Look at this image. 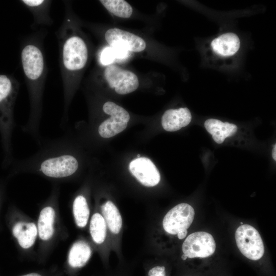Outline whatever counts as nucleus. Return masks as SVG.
Here are the masks:
<instances>
[{"label":"nucleus","instance_id":"4468645a","mask_svg":"<svg viewBox=\"0 0 276 276\" xmlns=\"http://www.w3.org/2000/svg\"><path fill=\"white\" fill-rule=\"evenodd\" d=\"M211 45L216 53L222 56H229L237 52L240 41L236 34L227 33L214 39Z\"/></svg>","mask_w":276,"mask_h":276},{"label":"nucleus","instance_id":"a211bd4d","mask_svg":"<svg viewBox=\"0 0 276 276\" xmlns=\"http://www.w3.org/2000/svg\"><path fill=\"white\" fill-rule=\"evenodd\" d=\"M103 217L111 233L118 234L122 226V219L120 213L111 201H107L101 206Z\"/></svg>","mask_w":276,"mask_h":276},{"label":"nucleus","instance_id":"cd10ccee","mask_svg":"<svg viewBox=\"0 0 276 276\" xmlns=\"http://www.w3.org/2000/svg\"><path fill=\"white\" fill-rule=\"evenodd\" d=\"M21 276H41V275L37 273H30L25 274Z\"/></svg>","mask_w":276,"mask_h":276},{"label":"nucleus","instance_id":"6e6552de","mask_svg":"<svg viewBox=\"0 0 276 276\" xmlns=\"http://www.w3.org/2000/svg\"><path fill=\"white\" fill-rule=\"evenodd\" d=\"M104 75L109 86L120 95L131 93L139 85L138 78L134 73L116 65H108Z\"/></svg>","mask_w":276,"mask_h":276},{"label":"nucleus","instance_id":"b1692460","mask_svg":"<svg viewBox=\"0 0 276 276\" xmlns=\"http://www.w3.org/2000/svg\"><path fill=\"white\" fill-rule=\"evenodd\" d=\"M147 276H167L166 267L156 265L150 267L148 270Z\"/></svg>","mask_w":276,"mask_h":276},{"label":"nucleus","instance_id":"bb28decb","mask_svg":"<svg viewBox=\"0 0 276 276\" xmlns=\"http://www.w3.org/2000/svg\"><path fill=\"white\" fill-rule=\"evenodd\" d=\"M272 156L273 159L274 160H276V145L275 144L273 146V148L272 152Z\"/></svg>","mask_w":276,"mask_h":276},{"label":"nucleus","instance_id":"1a4fd4ad","mask_svg":"<svg viewBox=\"0 0 276 276\" xmlns=\"http://www.w3.org/2000/svg\"><path fill=\"white\" fill-rule=\"evenodd\" d=\"M216 249V243L212 235L205 232H197L189 235L182 245L183 255L187 258H206Z\"/></svg>","mask_w":276,"mask_h":276},{"label":"nucleus","instance_id":"5701e85b","mask_svg":"<svg viewBox=\"0 0 276 276\" xmlns=\"http://www.w3.org/2000/svg\"><path fill=\"white\" fill-rule=\"evenodd\" d=\"M101 62L104 65L111 63L116 59V55L114 50L112 47L104 49L101 55Z\"/></svg>","mask_w":276,"mask_h":276},{"label":"nucleus","instance_id":"7ed1b4c3","mask_svg":"<svg viewBox=\"0 0 276 276\" xmlns=\"http://www.w3.org/2000/svg\"><path fill=\"white\" fill-rule=\"evenodd\" d=\"M59 31L58 36L64 98L63 121L73 93L75 75L85 66L88 58V51L83 39L73 32L69 19L64 21Z\"/></svg>","mask_w":276,"mask_h":276},{"label":"nucleus","instance_id":"ddd939ff","mask_svg":"<svg viewBox=\"0 0 276 276\" xmlns=\"http://www.w3.org/2000/svg\"><path fill=\"white\" fill-rule=\"evenodd\" d=\"M12 232L19 245L24 249H28L34 244L38 230L36 225L31 222L19 221L13 226Z\"/></svg>","mask_w":276,"mask_h":276},{"label":"nucleus","instance_id":"dca6fc26","mask_svg":"<svg viewBox=\"0 0 276 276\" xmlns=\"http://www.w3.org/2000/svg\"><path fill=\"white\" fill-rule=\"evenodd\" d=\"M91 255V249L86 242L78 241L72 246L68 255V263L74 268L83 267Z\"/></svg>","mask_w":276,"mask_h":276},{"label":"nucleus","instance_id":"a878e982","mask_svg":"<svg viewBox=\"0 0 276 276\" xmlns=\"http://www.w3.org/2000/svg\"><path fill=\"white\" fill-rule=\"evenodd\" d=\"M187 233H188L187 231L180 232L178 233V234H177V237L179 239H181V240L183 239L186 236Z\"/></svg>","mask_w":276,"mask_h":276},{"label":"nucleus","instance_id":"20e7f679","mask_svg":"<svg viewBox=\"0 0 276 276\" xmlns=\"http://www.w3.org/2000/svg\"><path fill=\"white\" fill-rule=\"evenodd\" d=\"M18 89L17 80L11 76L0 74V129L7 151L13 127V110Z\"/></svg>","mask_w":276,"mask_h":276},{"label":"nucleus","instance_id":"2eb2a0df","mask_svg":"<svg viewBox=\"0 0 276 276\" xmlns=\"http://www.w3.org/2000/svg\"><path fill=\"white\" fill-rule=\"evenodd\" d=\"M204 127L212 135L214 141L218 144L222 143L225 139L234 135L237 131V126L228 122H223L215 119H209L204 122Z\"/></svg>","mask_w":276,"mask_h":276},{"label":"nucleus","instance_id":"c756f323","mask_svg":"<svg viewBox=\"0 0 276 276\" xmlns=\"http://www.w3.org/2000/svg\"><path fill=\"white\" fill-rule=\"evenodd\" d=\"M137 157H140V154H137Z\"/></svg>","mask_w":276,"mask_h":276},{"label":"nucleus","instance_id":"9b49d317","mask_svg":"<svg viewBox=\"0 0 276 276\" xmlns=\"http://www.w3.org/2000/svg\"><path fill=\"white\" fill-rule=\"evenodd\" d=\"M129 171L136 179L146 187H154L160 181V173L148 158L137 157L132 160L129 165Z\"/></svg>","mask_w":276,"mask_h":276},{"label":"nucleus","instance_id":"39448f33","mask_svg":"<svg viewBox=\"0 0 276 276\" xmlns=\"http://www.w3.org/2000/svg\"><path fill=\"white\" fill-rule=\"evenodd\" d=\"M235 240L239 250L247 258L254 261L260 259L265 251L261 237L251 225L242 224L235 232Z\"/></svg>","mask_w":276,"mask_h":276},{"label":"nucleus","instance_id":"c85d7f7f","mask_svg":"<svg viewBox=\"0 0 276 276\" xmlns=\"http://www.w3.org/2000/svg\"><path fill=\"white\" fill-rule=\"evenodd\" d=\"M181 258L183 260H186L187 257L183 254L182 256H181Z\"/></svg>","mask_w":276,"mask_h":276},{"label":"nucleus","instance_id":"9d476101","mask_svg":"<svg viewBox=\"0 0 276 276\" xmlns=\"http://www.w3.org/2000/svg\"><path fill=\"white\" fill-rule=\"evenodd\" d=\"M107 42L112 48L124 49L128 51L140 52L144 51L146 44L140 36L119 28H111L105 34Z\"/></svg>","mask_w":276,"mask_h":276},{"label":"nucleus","instance_id":"412c9836","mask_svg":"<svg viewBox=\"0 0 276 276\" xmlns=\"http://www.w3.org/2000/svg\"><path fill=\"white\" fill-rule=\"evenodd\" d=\"M100 3L111 13L121 18L131 16L133 9L131 5L124 0H101Z\"/></svg>","mask_w":276,"mask_h":276},{"label":"nucleus","instance_id":"f8f14e48","mask_svg":"<svg viewBox=\"0 0 276 276\" xmlns=\"http://www.w3.org/2000/svg\"><path fill=\"white\" fill-rule=\"evenodd\" d=\"M191 120V113L188 108L170 109L163 115L162 125L165 130L173 132L187 126Z\"/></svg>","mask_w":276,"mask_h":276},{"label":"nucleus","instance_id":"0eeeda50","mask_svg":"<svg viewBox=\"0 0 276 276\" xmlns=\"http://www.w3.org/2000/svg\"><path fill=\"white\" fill-rule=\"evenodd\" d=\"M195 216L193 208L186 203H179L170 210L165 216L163 226L168 234L176 235L187 231L192 223Z\"/></svg>","mask_w":276,"mask_h":276},{"label":"nucleus","instance_id":"f3484780","mask_svg":"<svg viewBox=\"0 0 276 276\" xmlns=\"http://www.w3.org/2000/svg\"><path fill=\"white\" fill-rule=\"evenodd\" d=\"M55 212L51 206L43 208L39 214L37 230L40 238L43 241L50 240L54 232Z\"/></svg>","mask_w":276,"mask_h":276},{"label":"nucleus","instance_id":"6ab92c4d","mask_svg":"<svg viewBox=\"0 0 276 276\" xmlns=\"http://www.w3.org/2000/svg\"><path fill=\"white\" fill-rule=\"evenodd\" d=\"M73 213L76 225L85 227L88 220L89 209L85 197L82 195L77 196L73 203Z\"/></svg>","mask_w":276,"mask_h":276},{"label":"nucleus","instance_id":"f03ea898","mask_svg":"<svg viewBox=\"0 0 276 276\" xmlns=\"http://www.w3.org/2000/svg\"><path fill=\"white\" fill-rule=\"evenodd\" d=\"M21 62L28 90L30 111L22 130L31 135L38 145L42 139L39 132L42 110V97L46 76V66L41 49L35 43L25 45L21 52Z\"/></svg>","mask_w":276,"mask_h":276},{"label":"nucleus","instance_id":"4be33fe9","mask_svg":"<svg viewBox=\"0 0 276 276\" xmlns=\"http://www.w3.org/2000/svg\"><path fill=\"white\" fill-rule=\"evenodd\" d=\"M103 217L99 213H95L91 217L89 232L93 241L97 244L102 243L106 238V225Z\"/></svg>","mask_w":276,"mask_h":276},{"label":"nucleus","instance_id":"aec40b11","mask_svg":"<svg viewBox=\"0 0 276 276\" xmlns=\"http://www.w3.org/2000/svg\"><path fill=\"white\" fill-rule=\"evenodd\" d=\"M21 3L31 10L37 23L51 22V19L47 13L50 1L44 0H23Z\"/></svg>","mask_w":276,"mask_h":276},{"label":"nucleus","instance_id":"f257e3e1","mask_svg":"<svg viewBox=\"0 0 276 276\" xmlns=\"http://www.w3.org/2000/svg\"><path fill=\"white\" fill-rule=\"evenodd\" d=\"M38 151L17 164L18 170L40 174L54 179L67 178L78 170V158L71 152L66 137L54 140L43 139Z\"/></svg>","mask_w":276,"mask_h":276},{"label":"nucleus","instance_id":"423d86ee","mask_svg":"<svg viewBox=\"0 0 276 276\" xmlns=\"http://www.w3.org/2000/svg\"><path fill=\"white\" fill-rule=\"evenodd\" d=\"M103 110L110 118L102 122L98 128V133L102 137L114 136L127 127L130 116L124 108L114 102L107 101L104 104Z\"/></svg>","mask_w":276,"mask_h":276},{"label":"nucleus","instance_id":"393cba45","mask_svg":"<svg viewBox=\"0 0 276 276\" xmlns=\"http://www.w3.org/2000/svg\"><path fill=\"white\" fill-rule=\"evenodd\" d=\"M115 53L116 55V58L117 59H124L126 58L128 54H129V51H126L124 49H120V48H113Z\"/></svg>","mask_w":276,"mask_h":276}]
</instances>
